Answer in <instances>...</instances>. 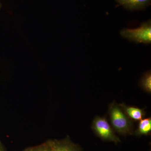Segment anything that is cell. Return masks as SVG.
Listing matches in <instances>:
<instances>
[{"mask_svg":"<svg viewBox=\"0 0 151 151\" xmlns=\"http://www.w3.org/2000/svg\"><path fill=\"white\" fill-rule=\"evenodd\" d=\"M108 114L111 125L116 132L125 136L134 134V127L132 120L115 101L109 105Z\"/></svg>","mask_w":151,"mask_h":151,"instance_id":"6da1fadb","label":"cell"},{"mask_svg":"<svg viewBox=\"0 0 151 151\" xmlns=\"http://www.w3.org/2000/svg\"><path fill=\"white\" fill-rule=\"evenodd\" d=\"M151 132V119L150 117L142 119L139 122L137 129L134 134L137 137L150 135Z\"/></svg>","mask_w":151,"mask_h":151,"instance_id":"52a82bcc","label":"cell"},{"mask_svg":"<svg viewBox=\"0 0 151 151\" xmlns=\"http://www.w3.org/2000/svg\"><path fill=\"white\" fill-rule=\"evenodd\" d=\"M0 151H5L4 147L1 144V142H0Z\"/></svg>","mask_w":151,"mask_h":151,"instance_id":"30bf717a","label":"cell"},{"mask_svg":"<svg viewBox=\"0 0 151 151\" xmlns=\"http://www.w3.org/2000/svg\"><path fill=\"white\" fill-rule=\"evenodd\" d=\"M92 128L96 135L103 141L116 144L121 142L105 117L96 116L92 122Z\"/></svg>","mask_w":151,"mask_h":151,"instance_id":"3957f363","label":"cell"},{"mask_svg":"<svg viewBox=\"0 0 151 151\" xmlns=\"http://www.w3.org/2000/svg\"><path fill=\"white\" fill-rule=\"evenodd\" d=\"M23 151H52L48 140L38 145L29 147Z\"/></svg>","mask_w":151,"mask_h":151,"instance_id":"9c48e42d","label":"cell"},{"mask_svg":"<svg viewBox=\"0 0 151 151\" xmlns=\"http://www.w3.org/2000/svg\"><path fill=\"white\" fill-rule=\"evenodd\" d=\"M119 105L128 118L132 121H141L145 116L146 112L144 109L134 106H128L124 103L119 104Z\"/></svg>","mask_w":151,"mask_h":151,"instance_id":"8992f818","label":"cell"},{"mask_svg":"<svg viewBox=\"0 0 151 151\" xmlns=\"http://www.w3.org/2000/svg\"><path fill=\"white\" fill-rule=\"evenodd\" d=\"M116 2L128 10H140L150 5L151 0H116Z\"/></svg>","mask_w":151,"mask_h":151,"instance_id":"5b68a950","label":"cell"},{"mask_svg":"<svg viewBox=\"0 0 151 151\" xmlns=\"http://www.w3.org/2000/svg\"><path fill=\"white\" fill-rule=\"evenodd\" d=\"M139 85L144 91L147 93L151 92V70H148L144 74L141 78Z\"/></svg>","mask_w":151,"mask_h":151,"instance_id":"ba28073f","label":"cell"},{"mask_svg":"<svg viewBox=\"0 0 151 151\" xmlns=\"http://www.w3.org/2000/svg\"><path fill=\"white\" fill-rule=\"evenodd\" d=\"M120 34L122 37L130 41L138 44L147 45L151 43V21L144 22L139 27L135 29L125 28L122 30Z\"/></svg>","mask_w":151,"mask_h":151,"instance_id":"7a4b0ae2","label":"cell"},{"mask_svg":"<svg viewBox=\"0 0 151 151\" xmlns=\"http://www.w3.org/2000/svg\"><path fill=\"white\" fill-rule=\"evenodd\" d=\"M1 6H2L1 4V2H0V10H1Z\"/></svg>","mask_w":151,"mask_h":151,"instance_id":"8fae6325","label":"cell"},{"mask_svg":"<svg viewBox=\"0 0 151 151\" xmlns=\"http://www.w3.org/2000/svg\"><path fill=\"white\" fill-rule=\"evenodd\" d=\"M52 151H82L78 145L73 143L68 137L61 140H48Z\"/></svg>","mask_w":151,"mask_h":151,"instance_id":"277c9868","label":"cell"}]
</instances>
